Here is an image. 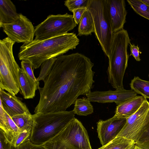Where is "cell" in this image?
I'll use <instances>...</instances> for the list:
<instances>
[{
  "label": "cell",
  "instance_id": "2e32d148",
  "mask_svg": "<svg viewBox=\"0 0 149 149\" xmlns=\"http://www.w3.org/2000/svg\"><path fill=\"white\" fill-rule=\"evenodd\" d=\"M143 96H136L117 106L114 116L127 118L139 109L145 100Z\"/></svg>",
  "mask_w": 149,
  "mask_h": 149
},
{
  "label": "cell",
  "instance_id": "44dd1931",
  "mask_svg": "<svg viewBox=\"0 0 149 149\" xmlns=\"http://www.w3.org/2000/svg\"><path fill=\"white\" fill-rule=\"evenodd\" d=\"M72 110L75 114L80 116H87L92 113L93 108L91 102L87 98L77 99Z\"/></svg>",
  "mask_w": 149,
  "mask_h": 149
},
{
  "label": "cell",
  "instance_id": "484cf974",
  "mask_svg": "<svg viewBox=\"0 0 149 149\" xmlns=\"http://www.w3.org/2000/svg\"><path fill=\"white\" fill-rule=\"evenodd\" d=\"M89 0H67L64 1V5L71 12L76 9L87 8Z\"/></svg>",
  "mask_w": 149,
  "mask_h": 149
},
{
  "label": "cell",
  "instance_id": "7a4b0ae2",
  "mask_svg": "<svg viewBox=\"0 0 149 149\" xmlns=\"http://www.w3.org/2000/svg\"><path fill=\"white\" fill-rule=\"evenodd\" d=\"M79 42L77 36L73 33L42 40H34L21 46L18 57L20 60L29 61L34 69H37L45 61L75 49Z\"/></svg>",
  "mask_w": 149,
  "mask_h": 149
},
{
  "label": "cell",
  "instance_id": "ffe728a7",
  "mask_svg": "<svg viewBox=\"0 0 149 149\" xmlns=\"http://www.w3.org/2000/svg\"><path fill=\"white\" fill-rule=\"evenodd\" d=\"M135 145V142L132 140L123 137H116L98 149H134Z\"/></svg>",
  "mask_w": 149,
  "mask_h": 149
},
{
  "label": "cell",
  "instance_id": "83f0119b",
  "mask_svg": "<svg viewBox=\"0 0 149 149\" xmlns=\"http://www.w3.org/2000/svg\"><path fill=\"white\" fill-rule=\"evenodd\" d=\"M21 68L25 73L27 77L33 82L39 84L35 77L33 74L34 67L32 64L29 61L23 60L21 62Z\"/></svg>",
  "mask_w": 149,
  "mask_h": 149
},
{
  "label": "cell",
  "instance_id": "d590c367",
  "mask_svg": "<svg viewBox=\"0 0 149 149\" xmlns=\"http://www.w3.org/2000/svg\"></svg>",
  "mask_w": 149,
  "mask_h": 149
},
{
  "label": "cell",
  "instance_id": "7c38bea8",
  "mask_svg": "<svg viewBox=\"0 0 149 149\" xmlns=\"http://www.w3.org/2000/svg\"><path fill=\"white\" fill-rule=\"evenodd\" d=\"M127 118L114 116L106 120H100L97 123L98 136L102 146L115 139L125 124Z\"/></svg>",
  "mask_w": 149,
  "mask_h": 149
},
{
  "label": "cell",
  "instance_id": "d4e9b609",
  "mask_svg": "<svg viewBox=\"0 0 149 149\" xmlns=\"http://www.w3.org/2000/svg\"><path fill=\"white\" fill-rule=\"evenodd\" d=\"M56 58L48 59L43 62L41 64L39 76L36 78L38 82L41 80L43 81L48 76L51 72Z\"/></svg>",
  "mask_w": 149,
  "mask_h": 149
},
{
  "label": "cell",
  "instance_id": "3957f363",
  "mask_svg": "<svg viewBox=\"0 0 149 149\" xmlns=\"http://www.w3.org/2000/svg\"><path fill=\"white\" fill-rule=\"evenodd\" d=\"M75 114L72 110L32 115L30 142L36 145H43L58 135L75 118Z\"/></svg>",
  "mask_w": 149,
  "mask_h": 149
},
{
  "label": "cell",
  "instance_id": "8fae6325",
  "mask_svg": "<svg viewBox=\"0 0 149 149\" xmlns=\"http://www.w3.org/2000/svg\"><path fill=\"white\" fill-rule=\"evenodd\" d=\"M137 95L132 90H127L123 88L115 91H91L86 96L90 102L102 103L114 102L118 106L136 96Z\"/></svg>",
  "mask_w": 149,
  "mask_h": 149
},
{
  "label": "cell",
  "instance_id": "4fadbf2b",
  "mask_svg": "<svg viewBox=\"0 0 149 149\" xmlns=\"http://www.w3.org/2000/svg\"><path fill=\"white\" fill-rule=\"evenodd\" d=\"M113 33L123 29L127 12L124 0H106Z\"/></svg>",
  "mask_w": 149,
  "mask_h": 149
},
{
  "label": "cell",
  "instance_id": "5bb4252c",
  "mask_svg": "<svg viewBox=\"0 0 149 149\" xmlns=\"http://www.w3.org/2000/svg\"><path fill=\"white\" fill-rule=\"evenodd\" d=\"M0 102L5 111L11 117L25 113H31L26 105L15 95L0 88Z\"/></svg>",
  "mask_w": 149,
  "mask_h": 149
},
{
  "label": "cell",
  "instance_id": "e575fe53",
  "mask_svg": "<svg viewBox=\"0 0 149 149\" xmlns=\"http://www.w3.org/2000/svg\"><path fill=\"white\" fill-rule=\"evenodd\" d=\"M134 149H145L143 148L139 147L135 145Z\"/></svg>",
  "mask_w": 149,
  "mask_h": 149
},
{
  "label": "cell",
  "instance_id": "f546056e",
  "mask_svg": "<svg viewBox=\"0 0 149 149\" xmlns=\"http://www.w3.org/2000/svg\"><path fill=\"white\" fill-rule=\"evenodd\" d=\"M11 149H45L43 146L36 145L32 143L29 139L18 146L15 147L12 145Z\"/></svg>",
  "mask_w": 149,
  "mask_h": 149
},
{
  "label": "cell",
  "instance_id": "277c9868",
  "mask_svg": "<svg viewBox=\"0 0 149 149\" xmlns=\"http://www.w3.org/2000/svg\"><path fill=\"white\" fill-rule=\"evenodd\" d=\"M130 40L123 29L113 33L107 73L109 83L116 89L124 88L123 80L129 58L127 47Z\"/></svg>",
  "mask_w": 149,
  "mask_h": 149
},
{
  "label": "cell",
  "instance_id": "ac0fdd59",
  "mask_svg": "<svg viewBox=\"0 0 149 149\" xmlns=\"http://www.w3.org/2000/svg\"><path fill=\"white\" fill-rule=\"evenodd\" d=\"M20 90L22 95L25 99L33 98L35 96L36 91L39 88V84L36 83L31 80L20 68L19 72Z\"/></svg>",
  "mask_w": 149,
  "mask_h": 149
},
{
  "label": "cell",
  "instance_id": "e0dca14e",
  "mask_svg": "<svg viewBox=\"0 0 149 149\" xmlns=\"http://www.w3.org/2000/svg\"><path fill=\"white\" fill-rule=\"evenodd\" d=\"M19 15L15 6L11 0H0V26L15 22Z\"/></svg>",
  "mask_w": 149,
  "mask_h": 149
},
{
  "label": "cell",
  "instance_id": "d6986e66",
  "mask_svg": "<svg viewBox=\"0 0 149 149\" xmlns=\"http://www.w3.org/2000/svg\"><path fill=\"white\" fill-rule=\"evenodd\" d=\"M94 32L95 27L93 18L91 13L87 9L79 23L78 35L80 36H87Z\"/></svg>",
  "mask_w": 149,
  "mask_h": 149
},
{
  "label": "cell",
  "instance_id": "603a6c76",
  "mask_svg": "<svg viewBox=\"0 0 149 149\" xmlns=\"http://www.w3.org/2000/svg\"><path fill=\"white\" fill-rule=\"evenodd\" d=\"M11 118L21 132L25 130H31L33 120L31 113L18 115Z\"/></svg>",
  "mask_w": 149,
  "mask_h": 149
},
{
  "label": "cell",
  "instance_id": "f1b7e54d",
  "mask_svg": "<svg viewBox=\"0 0 149 149\" xmlns=\"http://www.w3.org/2000/svg\"><path fill=\"white\" fill-rule=\"evenodd\" d=\"M31 133V130H25L19 134L16 140L12 145L16 147L29 139Z\"/></svg>",
  "mask_w": 149,
  "mask_h": 149
},
{
  "label": "cell",
  "instance_id": "5b68a950",
  "mask_svg": "<svg viewBox=\"0 0 149 149\" xmlns=\"http://www.w3.org/2000/svg\"><path fill=\"white\" fill-rule=\"evenodd\" d=\"M15 43L8 37L0 40V88L13 95H17L20 90V68L13 53Z\"/></svg>",
  "mask_w": 149,
  "mask_h": 149
},
{
  "label": "cell",
  "instance_id": "9a60e30c",
  "mask_svg": "<svg viewBox=\"0 0 149 149\" xmlns=\"http://www.w3.org/2000/svg\"><path fill=\"white\" fill-rule=\"evenodd\" d=\"M0 107V130L12 145L21 131L11 117L5 111L1 102Z\"/></svg>",
  "mask_w": 149,
  "mask_h": 149
},
{
  "label": "cell",
  "instance_id": "4316f807",
  "mask_svg": "<svg viewBox=\"0 0 149 149\" xmlns=\"http://www.w3.org/2000/svg\"><path fill=\"white\" fill-rule=\"evenodd\" d=\"M136 145L145 149H149V118L147 126L136 142Z\"/></svg>",
  "mask_w": 149,
  "mask_h": 149
},
{
  "label": "cell",
  "instance_id": "cb8c5ba5",
  "mask_svg": "<svg viewBox=\"0 0 149 149\" xmlns=\"http://www.w3.org/2000/svg\"><path fill=\"white\" fill-rule=\"evenodd\" d=\"M127 1L136 13L149 20V6L141 0H127Z\"/></svg>",
  "mask_w": 149,
  "mask_h": 149
},
{
  "label": "cell",
  "instance_id": "836d02e7",
  "mask_svg": "<svg viewBox=\"0 0 149 149\" xmlns=\"http://www.w3.org/2000/svg\"><path fill=\"white\" fill-rule=\"evenodd\" d=\"M141 1L146 4L149 6V0H141Z\"/></svg>",
  "mask_w": 149,
  "mask_h": 149
},
{
  "label": "cell",
  "instance_id": "52a82bcc",
  "mask_svg": "<svg viewBox=\"0 0 149 149\" xmlns=\"http://www.w3.org/2000/svg\"><path fill=\"white\" fill-rule=\"evenodd\" d=\"M87 9L93 18L96 37L103 52L109 57L114 33L106 0H89Z\"/></svg>",
  "mask_w": 149,
  "mask_h": 149
},
{
  "label": "cell",
  "instance_id": "9c48e42d",
  "mask_svg": "<svg viewBox=\"0 0 149 149\" xmlns=\"http://www.w3.org/2000/svg\"><path fill=\"white\" fill-rule=\"evenodd\" d=\"M149 118V102L146 99L137 111L127 118L125 124L116 137H123L136 142L146 128Z\"/></svg>",
  "mask_w": 149,
  "mask_h": 149
},
{
  "label": "cell",
  "instance_id": "6da1fadb",
  "mask_svg": "<svg viewBox=\"0 0 149 149\" xmlns=\"http://www.w3.org/2000/svg\"><path fill=\"white\" fill-rule=\"evenodd\" d=\"M94 64L78 53L56 57L51 72L39 87L35 113L65 111L80 95H86L94 82Z\"/></svg>",
  "mask_w": 149,
  "mask_h": 149
},
{
  "label": "cell",
  "instance_id": "1f68e13d",
  "mask_svg": "<svg viewBox=\"0 0 149 149\" xmlns=\"http://www.w3.org/2000/svg\"><path fill=\"white\" fill-rule=\"evenodd\" d=\"M130 49L131 51L129 56L132 55L136 61H139L141 60L140 57V54L141 53L139 50L138 45L136 46L134 44L129 43Z\"/></svg>",
  "mask_w": 149,
  "mask_h": 149
},
{
  "label": "cell",
  "instance_id": "ba28073f",
  "mask_svg": "<svg viewBox=\"0 0 149 149\" xmlns=\"http://www.w3.org/2000/svg\"><path fill=\"white\" fill-rule=\"evenodd\" d=\"M77 25L73 16L67 13L50 15L36 26L34 40H42L67 33Z\"/></svg>",
  "mask_w": 149,
  "mask_h": 149
},
{
  "label": "cell",
  "instance_id": "4dcf8cb0",
  "mask_svg": "<svg viewBox=\"0 0 149 149\" xmlns=\"http://www.w3.org/2000/svg\"><path fill=\"white\" fill-rule=\"evenodd\" d=\"M0 149H11L12 145L8 140L4 133L0 130Z\"/></svg>",
  "mask_w": 149,
  "mask_h": 149
},
{
  "label": "cell",
  "instance_id": "7402d4cb",
  "mask_svg": "<svg viewBox=\"0 0 149 149\" xmlns=\"http://www.w3.org/2000/svg\"><path fill=\"white\" fill-rule=\"evenodd\" d=\"M131 90L137 94L149 99V81L142 80L138 77H134L130 84Z\"/></svg>",
  "mask_w": 149,
  "mask_h": 149
},
{
  "label": "cell",
  "instance_id": "30bf717a",
  "mask_svg": "<svg viewBox=\"0 0 149 149\" xmlns=\"http://www.w3.org/2000/svg\"><path fill=\"white\" fill-rule=\"evenodd\" d=\"M8 37L15 42L27 44L33 40L35 28L26 17L19 14L15 22L0 26Z\"/></svg>",
  "mask_w": 149,
  "mask_h": 149
},
{
  "label": "cell",
  "instance_id": "8992f818",
  "mask_svg": "<svg viewBox=\"0 0 149 149\" xmlns=\"http://www.w3.org/2000/svg\"><path fill=\"white\" fill-rule=\"evenodd\" d=\"M42 146L45 149H92L86 130L75 118L58 135Z\"/></svg>",
  "mask_w": 149,
  "mask_h": 149
},
{
  "label": "cell",
  "instance_id": "d6a6232c",
  "mask_svg": "<svg viewBox=\"0 0 149 149\" xmlns=\"http://www.w3.org/2000/svg\"><path fill=\"white\" fill-rule=\"evenodd\" d=\"M87 9V8H82L76 9L72 11L73 18L77 24L79 23L84 13Z\"/></svg>",
  "mask_w": 149,
  "mask_h": 149
}]
</instances>
